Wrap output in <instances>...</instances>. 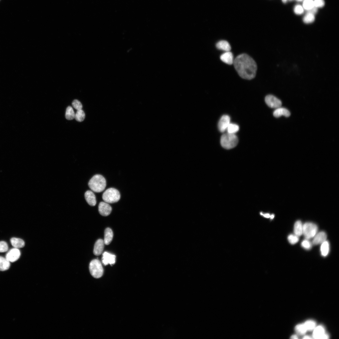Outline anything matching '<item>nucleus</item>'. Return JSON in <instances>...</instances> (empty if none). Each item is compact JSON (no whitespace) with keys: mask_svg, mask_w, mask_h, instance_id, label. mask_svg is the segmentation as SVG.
I'll list each match as a JSON object with an SVG mask.
<instances>
[{"mask_svg":"<svg viewBox=\"0 0 339 339\" xmlns=\"http://www.w3.org/2000/svg\"><path fill=\"white\" fill-rule=\"evenodd\" d=\"M234 67L239 76L246 80H252L256 76L257 66L255 61L246 54L238 56L234 59Z\"/></svg>","mask_w":339,"mask_h":339,"instance_id":"1","label":"nucleus"},{"mask_svg":"<svg viewBox=\"0 0 339 339\" xmlns=\"http://www.w3.org/2000/svg\"><path fill=\"white\" fill-rule=\"evenodd\" d=\"M88 186L92 191L96 193H100L105 190L106 186V181L103 176L97 174L90 179Z\"/></svg>","mask_w":339,"mask_h":339,"instance_id":"2","label":"nucleus"},{"mask_svg":"<svg viewBox=\"0 0 339 339\" xmlns=\"http://www.w3.org/2000/svg\"><path fill=\"white\" fill-rule=\"evenodd\" d=\"M238 142V138L235 134L227 133L223 135L221 138V144L223 148L226 149H230L235 147Z\"/></svg>","mask_w":339,"mask_h":339,"instance_id":"3","label":"nucleus"},{"mask_svg":"<svg viewBox=\"0 0 339 339\" xmlns=\"http://www.w3.org/2000/svg\"><path fill=\"white\" fill-rule=\"evenodd\" d=\"M89 270L91 275L95 278H99L103 275V269L100 261L98 259L92 260L89 266Z\"/></svg>","mask_w":339,"mask_h":339,"instance_id":"4","label":"nucleus"},{"mask_svg":"<svg viewBox=\"0 0 339 339\" xmlns=\"http://www.w3.org/2000/svg\"><path fill=\"white\" fill-rule=\"evenodd\" d=\"M120 197L119 191L113 188L107 189L103 193L102 197L104 201L108 204L117 202L120 199Z\"/></svg>","mask_w":339,"mask_h":339,"instance_id":"5","label":"nucleus"},{"mask_svg":"<svg viewBox=\"0 0 339 339\" xmlns=\"http://www.w3.org/2000/svg\"><path fill=\"white\" fill-rule=\"evenodd\" d=\"M318 230V226L312 222H306L303 225V234L306 239L314 237Z\"/></svg>","mask_w":339,"mask_h":339,"instance_id":"6","label":"nucleus"},{"mask_svg":"<svg viewBox=\"0 0 339 339\" xmlns=\"http://www.w3.org/2000/svg\"><path fill=\"white\" fill-rule=\"evenodd\" d=\"M265 102L267 105L271 108L276 109L281 107L282 105L281 101L272 95L267 96L265 98Z\"/></svg>","mask_w":339,"mask_h":339,"instance_id":"7","label":"nucleus"},{"mask_svg":"<svg viewBox=\"0 0 339 339\" xmlns=\"http://www.w3.org/2000/svg\"><path fill=\"white\" fill-rule=\"evenodd\" d=\"M230 124V117L227 115H224L221 118L218 124L219 131L224 132L227 130Z\"/></svg>","mask_w":339,"mask_h":339,"instance_id":"8","label":"nucleus"},{"mask_svg":"<svg viewBox=\"0 0 339 339\" xmlns=\"http://www.w3.org/2000/svg\"><path fill=\"white\" fill-rule=\"evenodd\" d=\"M21 256L20 250L18 249H12L7 254L6 258L10 262H14L17 260Z\"/></svg>","mask_w":339,"mask_h":339,"instance_id":"9","label":"nucleus"},{"mask_svg":"<svg viewBox=\"0 0 339 339\" xmlns=\"http://www.w3.org/2000/svg\"><path fill=\"white\" fill-rule=\"evenodd\" d=\"M98 210L100 214L103 216L106 217L111 213L112 208L108 203L102 202L99 204Z\"/></svg>","mask_w":339,"mask_h":339,"instance_id":"10","label":"nucleus"},{"mask_svg":"<svg viewBox=\"0 0 339 339\" xmlns=\"http://www.w3.org/2000/svg\"><path fill=\"white\" fill-rule=\"evenodd\" d=\"M313 337L316 339H328V335L325 333L324 328L322 326H319L314 329Z\"/></svg>","mask_w":339,"mask_h":339,"instance_id":"11","label":"nucleus"},{"mask_svg":"<svg viewBox=\"0 0 339 339\" xmlns=\"http://www.w3.org/2000/svg\"><path fill=\"white\" fill-rule=\"evenodd\" d=\"M116 256L107 252L103 254L102 262L105 266L109 264L112 265L115 263Z\"/></svg>","mask_w":339,"mask_h":339,"instance_id":"12","label":"nucleus"},{"mask_svg":"<svg viewBox=\"0 0 339 339\" xmlns=\"http://www.w3.org/2000/svg\"><path fill=\"white\" fill-rule=\"evenodd\" d=\"M104 242V241L102 239L98 240L96 242L94 250V254L96 256H98L101 254L103 251Z\"/></svg>","mask_w":339,"mask_h":339,"instance_id":"13","label":"nucleus"},{"mask_svg":"<svg viewBox=\"0 0 339 339\" xmlns=\"http://www.w3.org/2000/svg\"><path fill=\"white\" fill-rule=\"evenodd\" d=\"M312 243L314 245L322 244L326 241L327 238L326 233L324 231H321L318 233L314 237Z\"/></svg>","mask_w":339,"mask_h":339,"instance_id":"14","label":"nucleus"},{"mask_svg":"<svg viewBox=\"0 0 339 339\" xmlns=\"http://www.w3.org/2000/svg\"><path fill=\"white\" fill-rule=\"evenodd\" d=\"M85 199L88 204L91 206H95L97 204V200L95 195L93 192L88 190L85 194Z\"/></svg>","mask_w":339,"mask_h":339,"instance_id":"15","label":"nucleus"},{"mask_svg":"<svg viewBox=\"0 0 339 339\" xmlns=\"http://www.w3.org/2000/svg\"><path fill=\"white\" fill-rule=\"evenodd\" d=\"M220 59L223 62L229 65H231L233 64L234 59L233 53L231 52H226L222 54L220 57Z\"/></svg>","mask_w":339,"mask_h":339,"instance_id":"16","label":"nucleus"},{"mask_svg":"<svg viewBox=\"0 0 339 339\" xmlns=\"http://www.w3.org/2000/svg\"><path fill=\"white\" fill-rule=\"evenodd\" d=\"M273 115L274 117L277 118L280 117L282 115L288 117L291 115V113L287 109L280 107L276 108L273 112Z\"/></svg>","mask_w":339,"mask_h":339,"instance_id":"17","label":"nucleus"},{"mask_svg":"<svg viewBox=\"0 0 339 339\" xmlns=\"http://www.w3.org/2000/svg\"><path fill=\"white\" fill-rule=\"evenodd\" d=\"M216 47L218 49L226 52L230 51L231 49L230 44L225 40H221L218 42L216 44Z\"/></svg>","mask_w":339,"mask_h":339,"instance_id":"18","label":"nucleus"},{"mask_svg":"<svg viewBox=\"0 0 339 339\" xmlns=\"http://www.w3.org/2000/svg\"><path fill=\"white\" fill-rule=\"evenodd\" d=\"M113 233L112 229L110 228L106 229L104 233V242L106 245H109L112 241L113 237Z\"/></svg>","mask_w":339,"mask_h":339,"instance_id":"19","label":"nucleus"},{"mask_svg":"<svg viewBox=\"0 0 339 339\" xmlns=\"http://www.w3.org/2000/svg\"><path fill=\"white\" fill-rule=\"evenodd\" d=\"M11 242L15 248L18 249L23 248L25 245L24 241L18 238L15 237L12 238L11 239Z\"/></svg>","mask_w":339,"mask_h":339,"instance_id":"20","label":"nucleus"},{"mask_svg":"<svg viewBox=\"0 0 339 339\" xmlns=\"http://www.w3.org/2000/svg\"><path fill=\"white\" fill-rule=\"evenodd\" d=\"M303 225L300 221H298L295 223L294 227L295 235L299 237L303 234Z\"/></svg>","mask_w":339,"mask_h":339,"instance_id":"21","label":"nucleus"},{"mask_svg":"<svg viewBox=\"0 0 339 339\" xmlns=\"http://www.w3.org/2000/svg\"><path fill=\"white\" fill-rule=\"evenodd\" d=\"M10 265V262L6 258L0 256V271H5L8 270Z\"/></svg>","mask_w":339,"mask_h":339,"instance_id":"22","label":"nucleus"},{"mask_svg":"<svg viewBox=\"0 0 339 339\" xmlns=\"http://www.w3.org/2000/svg\"><path fill=\"white\" fill-rule=\"evenodd\" d=\"M329 251V243L327 241H326L322 244L321 247V252L322 255L323 257H326L328 254Z\"/></svg>","mask_w":339,"mask_h":339,"instance_id":"23","label":"nucleus"},{"mask_svg":"<svg viewBox=\"0 0 339 339\" xmlns=\"http://www.w3.org/2000/svg\"><path fill=\"white\" fill-rule=\"evenodd\" d=\"M76 114L72 108L68 107L66 110L65 117L67 119L71 120L75 118Z\"/></svg>","mask_w":339,"mask_h":339,"instance_id":"24","label":"nucleus"},{"mask_svg":"<svg viewBox=\"0 0 339 339\" xmlns=\"http://www.w3.org/2000/svg\"><path fill=\"white\" fill-rule=\"evenodd\" d=\"M315 20V15L309 13H306L303 18V21L306 24L312 23Z\"/></svg>","mask_w":339,"mask_h":339,"instance_id":"25","label":"nucleus"},{"mask_svg":"<svg viewBox=\"0 0 339 339\" xmlns=\"http://www.w3.org/2000/svg\"><path fill=\"white\" fill-rule=\"evenodd\" d=\"M302 7L305 11L312 8L314 7V0H304Z\"/></svg>","mask_w":339,"mask_h":339,"instance_id":"26","label":"nucleus"},{"mask_svg":"<svg viewBox=\"0 0 339 339\" xmlns=\"http://www.w3.org/2000/svg\"><path fill=\"white\" fill-rule=\"evenodd\" d=\"M239 130V126L237 125L233 124H230L228 126L227 130V133L235 134Z\"/></svg>","mask_w":339,"mask_h":339,"instance_id":"27","label":"nucleus"},{"mask_svg":"<svg viewBox=\"0 0 339 339\" xmlns=\"http://www.w3.org/2000/svg\"><path fill=\"white\" fill-rule=\"evenodd\" d=\"M85 118V114L82 109L77 111L75 117V118L77 121L82 122L84 120Z\"/></svg>","mask_w":339,"mask_h":339,"instance_id":"28","label":"nucleus"},{"mask_svg":"<svg viewBox=\"0 0 339 339\" xmlns=\"http://www.w3.org/2000/svg\"><path fill=\"white\" fill-rule=\"evenodd\" d=\"M295 330L298 334L300 335H304L307 331L304 324H300L297 325L295 327Z\"/></svg>","mask_w":339,"mask_h":339,"instance_id":"29","label":"nucleus"},{"mask_svg":"<svg viewBox=\"0 0 339 339\" xmlns=\"http://www.w3.org/2000/svg\"><path fill=\"white\" fill-rule=\"evenodd\" d=\"M307 331H312L316 327L315 322L312 320H309L306 322L304 324Z\"/></svg>","mask_w":339,"mask_h":339,"instance_id":"30","label":"nucleus"},{"mask_svg":"<svg viewBox=\"0 0 339 339\" xmlns=\"http://www.w3.org/2000/svg\"><path fill=\"white\" fill-rule=\"evenodd\" d=\"M302 247L304 249L309 250L312 248V244L309 239H306L303 240L301 244Z\"/></svg>","mask_w":339,"mask_h":339,"instance_id":"31","label":"nucleus"},{"mask_svg":"<svg viewBox=\"0 0 339 339\" xmlns=\"http://www.w3.org/2000/svg\"><path fill=\"white\" fill-rule=\"evenodd\" d=\"M288 239L291 244H295L298 242L299 241V238L295 235L291 234L288 236Z\"/></svg>","mask_w":339,"mask_h":339,"instance_id":"32","label":"nucleus"},{"mask_svg":"<svg viewBox=\"0 0 339 339\" xmlns=\"http://www.w3.org/2000/svg\"><path fill=\"white\" fill-rule=\"evenodd\" d=\"M8 246L7 243L4 241H0V253H4L8 251Z\"/></svg>","mask_w":339,"mask_h":339,"instance_id":"33","label":"nucleus"},{"mask_svg":"<svg viewBox=\"0 0 339 339\" xmlns=\"http://www.w3.org/2000/svg\"><path fill=\"white\" fill-rule=\"evenodd\" d=\"M294 12L295 14L300 15L303 13L304 9L301 5H296L294 8Z\"/></svg>","mask_w":339,"mask_h":339,"instance_id":"34","label":"nucleus"},{"mask_svg":"<svg viewBox=\"0 0 339 339\" xmlns=\"http://www.w3.org/2000/svg\"><path fill=\"white\" fill-rule=\"evenodd\" d=\"M72 105L73 107L77 110L82 109L83 108L81 103L77 100H75L73 101Z\"/></svg>","mask_w":339,"mask_h":339,"instance_id":"35","label":"nucleus"},{"mask_svg":"<svg viewBox=\"0 0 339 339\" xmlns=\"http://www.w3.org/2000/svg\"><path fill=\"white\" fill-rule=\"evenodd\" d=\"M314 7L317 8H322L325 5L324 0H314Z\"/></svg>","mask_w":339,"mask_h":339,"instance_id":"36","label":"nucleus"},{"mask_svg":"<svg viewBox=\"0 0 339 339\" xmlns=\"http://www.w3.org/2000/svg\"><path fill=\"white\" fill-rule=\"evenodd\" d=\"M318 11V8L314 7L312 8L307 11H306V13H309L312 14L314 15L316 14Z\"/></svg>","mask_w":339,"mask_h":339,"instance_id":"37","label":"nucleus"},{"mask_svg":"<svg viewBox=\"0 0 339 339\" xmlns=\"http://www.w3.org/2000/svg\"><path fill=\"white\" fill-rule=\"evenodd\" d=\"M261 214L263 216V217L266 218H269L270 217L271 215L269 213H266L265 214H263L262 213H261Z\"/></svg>","mask_w":339,"mask_h":339,"instance_id":"38","label":"nucleus"},{"mask_svg":"<svg viewBox=\"0 0 339 339\" xmlns=\"http://www.w3.org/2000/svg\"><path fill=\"white\" fill-rule=\"evenodd\" d=\"M298 338L297 336L295 335H292L291 337L292 339H297Z\"/></svg>","mask_w":339,"mask_h":339,"instance_id":"39","label":"nucleus"},{"mask_svg":"<svg viewBox=\"0 0 339 339\" xmlns=\"http://www.w3.org/2000/svg\"><path fill=\"white\" fill-rule=\"evenodd\" d=\"M303 338H305V339H307V338L308 339H310V338H312L309 336H304V337H303Z\"/></svg>","mask_w":339,"mask_h":339,"instance_id":"40","label":"nucleus"},{"mask_svg":"<svg viewBox=\"0 0 339 339\" xmlns=\"http://www.w3.org/2000/svg\"><path fill=\"white\" fill-rule=\"evenodd\" d=\"M283 2L284 3H286L287 2L288 0H282Z\"/></svg>","mask_w":339,"mask_h":339,"instance_id":"41","label":"nucleus"},{"mask_svg":"<svg viewBox=\"0 0 339 339\" xmlns=\"http://www.w3.org/2000/svg\"><path fill=\"white\" fill-rule=\"evenodd\" d=\"M274 215L272 214L271 215V216H270V218H271V219H273L274 218Z\"/></svg>","mask_w":339,"mask_h":339,"instance_id":"42","label":"nucleus"},{"mask_svg":"<svg viewBox=\"0 0 339 339\" xmlns=\"http://www.w3.org/2000/svg\"><path fill=\"white\" fill-rule=\"evenodd\" d=\"M296 1L298 2H301L303 1L304 0H296Z\"/></svg>","mask_w":339,"mask_h":339,"instance_id":"43","label":"nucleus"},{"mask_svg":"<svg viewBox=\"0 0 339 339\" xmlns=\"http://www.w3.org/2000/svg\"><path fill=\"white\" fill-rule=\"evenodd\" d=\"M288 1H289L290 2H291V1H294V0H288Z\"/></svg>","mask_w":339,"mask_h":339,"instance_id":"44","label":"nucleus"}]
</instances>
